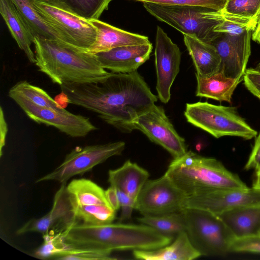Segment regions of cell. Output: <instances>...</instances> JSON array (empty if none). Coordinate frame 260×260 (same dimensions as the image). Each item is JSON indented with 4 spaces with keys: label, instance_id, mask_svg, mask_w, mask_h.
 <instances>
[{
    "label": "cell",
    "instance_id": "3957f363",
    "mask_svg": "<svg viewBox=\"0 0 260 260\" xmlns=\"http://www.w3.org/2000/svg\"><path fill=\"white\" fill-rule=\"evenodd\" d=\"M165 174L187 196L214 189L248 188L219 160L191 150L174 158Z\"/></svg>",
    "mask_w": 260,
    "mask_h": 260
},
{
    "label": "cell",
    "instance_id": "e575fe53",
    "mask_svg": "<svg viewBox=\"0 0 260 260\" xmlns=\"http://www.w3.org/2000/svg\"><path fill=\"white\" fill-rule=\"evenodd\" d=\"M117 191L120 207L121 209L119 222H123L131 218L136 201L119 189H117Z\"/></svg>",
    "mask_w": 260,
    "mask_h": 260
},
{
    "label": "cell",
    "instance_id": "5bb4252c",
    "mask_svg": "<svg viewBox=\"0 0 260 260\" xmlns=\"http://www.w3.org/2000/svg\"><path fill=\"white\" fill-rule=\"evenodd\" d=\"M252 31L231 35L219 32L209 44L216 49L221 59L219 71L225 76L243 79L251 54Z\"/></svg>",
    "mask_w": 260,
    "mask_h": 260
},
{
    "label": "cell",
    "instance_id": "484cf974",
    "mask_svg": "<svg viewBox=\"0 0 260 260\" xmlns=\"http://www.w3.org/2000/svg\"><path fill=\"white\" fill-rule=\"evenodd\" d=\"M203 14L206 18L219 22L214 28V31L231 35H238L249 30L253 32L258 18L243 17L224 12L221 10L210 9Z\"/></svg>",
    "mask_w": 260,
    "mask_h": 260
},
{
    "label": "cell",
    "instance_id": "f1b7e54d",
    "mask_svg": "<svg viewBox=\"0 0 260 260\" xmlns=\"http://www.w3.org/2000/svg\"><path fill=\"white\" fill-rule=\"evenodd\" d=\"M75 212L77 223L100 225L112 222L116 211L108 205H91L75 206Z\"/></svg>",
    "mask_w": 260,
    "mask_h": 260
},
{
    "label": "cell",
    "instance_id": "d6986e66",
    "mask_svg": "<svg viewBox=\"0 0 260 260\" xmlns=\"http://www.w3.org/2000/svg\"><path fill=\"white\" fill-rule=\"evenodd\" d=\"M149 177L147 170L127 160L119 168L108 171V181L110 185L136 201Z\"/></svg>",
    "mask_w": 260,
    "mask_h": 260
},
{
    "label": "cell",
    "instance_id": "74e56055",
    "mask_svg": "<svg viewBox=\"0 0 260 260\" xmlns=\"http://www.w3.org/2000/svg\"><path fill=\"white\" fill-rule=\"evenodd\" d=\"M8 126L6 120L3 107H0V156L3 155V149L5 146Z\"/></svg>",
    "mask_w": 260,
    "mask_h": 260
},
{
    "label": "cell",
    "instance_id": "d4e9b609",
    "mask_svg": "<svg viewBox=\"0 0 260 260\" xmlns=\"http://www.w3.org/2000/svg\"><path fill=\"white\" fill-rule=\"evenodd\" d=\"M67 189L75 206H110L105 196V190L91 180L85 178L73 179L67 185Z\"/></svg>",
    "mask_w": 260,
    "mask_h": 260
},
{
    "label": "cell",
    "instance_id": "7bdbcfd3",
    "mask_svg": "<svg viewBox=\"0 0 260 260\" xmlns=\"http://www.w3.org/2000/svg\"><path fill=\"white\" fill-rule=\"evenodd\" d=\"M255 68L260 70V62L258 63V64L257 65V66Z\"/></svg>",
    "mask_w": 260,
    "mask_h": 260
},
{
    "label": "cell",
    "instance_id": "30bf717a",
    "mask_svg": "<svg viewBox=\"0 0 260 260\" xmlns=\"http://www.w3.org/2000/svg\"><path fill=\"white\" fill-rule=\"evenodd\" d=\"M187 197L165 173L146 182L137 197L135 209L143 215L181 212L185 209Z\"/></svg>",
    "mask_w": 260,
    "mask_h": 260
},
{
    "label": "cell",
    "instance_id": "8d00e7d4",
    "mask_svg": "<svg viewBox=\"0 0 260 260\" xmlns=\"http://www.w3.org/2000/svg\"><path fill=\"white\" fill-rule=\"evenodd\" d=\"M244 168L246 170L253 169L255 172L260 169V132L256 137L252 151Z\"/></svg>",
    "mask_w": 260,
    "mask_h": 260
},
{
    "label": "cell",
    "instance_id": "83f0119b",
    "mask_svg": "<svg viewBox=\"0 0 260 260\" xmlns=\"http://www.w3.org/2000/svg\"><path fill=\"white\" fill-rule=\"evenodd\" d=\"M137 220L173 239L181 233L186 232V220L183 210L161 215H145L138 218Z\"/></svg>",
    "mask_w": 260,
    "mask_h": 260
},
{
    "label": "cell",
    "instance_id": "e0dca14e",
    "mask_svg": "<svg viewBox=\"0 0 260 260\" xmlns=\"http://www.w3.org/2000/svg\"><path fill=\"white\" fill-rule=\"evenodd\" d=\"M90 21L97 30L96 41L87 51L90 54H95L120 46L151 43L146 36L125 31L99 19Z\"/></svg>",
    "mask_w": 260,
    "mask_h": 260
},
{
    "label": "cell",
    "instance_id": "836d02e7",
    "mask_svg": "<svg viewBox=\"0 0 260 260\" xmlns=\"http://www.w3.org/2000/svg\"><path fill=\"white\" fill-rule=\"evenodd\" d=\"M230 252L260 253V235L235 238L231 244Z\"/></svg>",
    "mask_w": 260,
    "mask_h": 260
},
{
    "label": "cell",
    "instance_id": "ab89813d",
    "mask_svg": "<svg viewBox=\"0 0 260 260\" xmlns=\"http://www.w3.org/2000/svg\"><path fill=\"white\" fill-rule=\"evenodd\" d=\"M251 39L254 42L260 44V14L257 20L255 29L252 32Z\"/></svg>",
    "mask_w": 260,
    "mask_h": 260
},
{
    "label": "cell",
    "instance_id": "f35d334b",
    "mask_svg": "<svg viewBox=\"0 0 260 260\" xmlns=\"http://www.w3.org/2000/svg\"><path fill=\"white\" fill-rule=\"evenodd\" d=\"M105 193L110 206L117 211L120 208V205L116 188L110 185V186L105 190Z\"/></svg>",
    "mask_w": 260,
    "mask_h": 260
},
{
    "label": "cell",
    "instance_id": "44dd1931",
    "mask_svg": "<svg viewBox=\"0 0 260 260\" xmlns=\"http://www.w3.org/2000/svg\"><path fill=\"white\" fill-rule=\"evenodd\" d=\"M184 42L200 76H209L220 68V56L214 46L194 36L183 34Z\"/></svg>",
    "mask_w": 260,
    "mask_h": 260
},
{
    "label": "cell",
    "instance_id": "5b68a950",
    "mask_svg": "<svg viewBox=\"0 0 260 260\" xmlns=\"http://www.w3.org/2000/svg\"><path fill=\"white\" fill-rule=\"evenodd\" d=\"M186 233L201 256H224L235 236L217 215L203 210L185 208Z\"/></svg>",
    "mask_w": 260,
    "mask_h": 260
},
{
    "label": "cell",
    "instance_id": "52a82bcc",
    "mask_svg": "<svg viewBox=\"0 0 260 260\" xmlns=\"http://www.w3.org/2000/svg\"><path fill=\"white\" fill-rule=\"evenodd\" d=\"M123 141L77 146L66 155L63 161L50 173L36 180V183L54 181L61 184L72 177L82 175L110 157L121 154L125 148Z\"/></svg>",
    "mask_w": 260,
    "mask_h": 260
},
{
    "label": "cell",
    "instance_id": "d6a6232c",
    "mask_svg": "<svg viewBox=\"0 0 260 260\" xmlns=\"http://www.w3.org/2000/svg\"><path fill=\"white\" fill-rule=\"evenodd\" d=\"M142 2L170 6H196L214 10H222L227 0H131Z\"/></svg>",
    "mask_w": 260,
    "mask_h": 260
},
{
    "label": "cell",
    "instance_id": "ba28073f",
    "mask_svg": "<svg viewBox=\"0 0 260 260\" xmlns=\"http://www.w3.org/2000/svg\"><path fill=\"white\" fill-rule=\"evenodd\" d=\"M8 96L34 121L53 126L70 137H84L98 129L89 118L73 114L63 108L56 109L40 107L10 91H8Z\"/></svg>",
    "mask_w": 260,
    "mask_h": 260
},
{
    "label": "cell",
    "instance_id": "7402d4cb",
    "mask_svg": "<svg viewBox=\"0 0 260 260\" xmlns=\"http://www.w3.org/2000/svg\"><path fill=\"white\" fill-rule=\"evenodd\" d=\"M133 254L135 258L143 260H192L201 256L186 232L181 233L164 247L150 250H135Z\"/></svg>",
    "mask_w": 260,
    "mask_h": 260
},
{
    "label": "cell",
    "instance_id": "d590c367",
    "mask_svg": "<svg viewBox=\"0 0 260 260\" xmlns=\"http://www.w3.org/2000/svg\"><path fill=\"white\" fill-rule=\"evenodd\" d=\"M243 81L245 86L253 95L260 93V70L256 68L246 69Z\"/></svg>",
    "mask_w": 260,
    "mask_h": 260
},
{
    "label": "cell",
    "instance_id": "8992f818",
    "mask_svg": "<svg viewBox=\"0 0 260 260\" xmlns=\"http://www.w3.org/2000/svg\"><path fill=\"white\" fill-rule=\"evenodd\" d=\"M144 8L157 20L183 34L193 35L210 43L219 32L213 30L219 22L204 16L211 9L196 6H170L143 3Z\"/></svg>",
    "mask_w": 260,
    "mask_h": 260
},
{
    "label": "cell",
    "instance_id": "1f68e13d",
    "mask_svg": "<svg viewBox=\"0 0 260 260\" xmlns=\"http://www.w3.org/2000/svg\"><path fill=\"white\" fill-rule=\"evenodd\" d=\"M111 252L67 247V250L56 259L63 260H107L115 259Z\"/></svg>",
    "mask_w": 260,
    "mask_h": 260
},
{
    "label": "cell",
    "instance_id": "9c48e42d",
    "mask_svg": "<svg viewBox=\"0 0 260 260\" xmlns=\"http://www.w3.org/2000/svg\"><path fill=\"white\" fill-rule=\"evenodd\" d=\"M39 12L45 20L75 49L87 52L94 44L97 30L90 20L52 6L43 0H34Z\"/></svg>",
    "mask_w": 260,
    "mask_h": 260
},
{
    "label": "cell",
    "instance_id": "2e32d148",
    "mask_svg": "<svg viewBox=\"0 0 260 260\" xmlns=\"http://www.w3.org/2000/svg\"><path fill=\"white\" fill-rule=\"evenodd\" d=\"M152 49L151 43L123 46L94 55L105 70L114 73H129L149 59Z\"/></svg>",
    "mask_w": 260,
    "mask_h": 260
},
{
    "label": "cell",
    "instance_id": "4fadbf2b",
    "mask_svg": "<svg viewBox=\"0 0 260 260\" xmlns=\"http://www.w3.org/2000/svg\"><path fill=\"white\" fill-rule=\"evenodd\" d=\"M247 206H260V189L218 188L187 196L185 208H193L219 215L225 211Z\"/></svg>",
    "mask_w": 260,
    "mask_h": 260
},
{
    "label": "cell",
    "instance_id": "ffe728a7",
    "mask_svg": "<svg viewBox=\"0 0 260 260\" xmlns=\"http://www.w3.org/2000/svg\"><path fill=\"white\" fill-rule=\"evenodd\" d=\"M0 13L19 48L31 63L35 54L31 49L35 37L11 0H0Z\"/></svg>",
    "mask_w": 260,
    "mask_h": 260
},
{
    "label": "cell",
    "instance_id": "7c38bea8",
    "mask_svg": "<svg viewBox=\"0 0 260 260\" xmlns=\"http://www.w3.org/2000/svg\"><path fill=\"white\" fill-rule=\"evenodd\" d=\"M76 223L75 206L67 191V184H61L54 195L50 211L41 217L28 220L17 230L16 234H63Z\"/></svg>",
    "mask_w": 260,
    "mask_h": 260
},
{
    "label": "cell",
    "instance_id": "277c9868",
    "mask_svg": "<svg viewBox=\"0 0 260 260\" xmlns=\"http://www.w3.org/2000/svg\"><path fill=\"white\" fill-rule=\"evenodd\" d=\"M184 116L189 123L216 138L234 136L250 140L257 135V131L240 115L236 107L207 102L187 103Z\"/></svg>",
    "mask_w": 260,
    "mask_h": 260
},
{
    "label": "cell",
    "instance_id": "603a6c76",
    "mask_svg": "<svg viewBox=\"0 0 260 260\" xmlns=\"http://www.w3.org/2000/svg\"><path fill=\"white\" fill-rule=\"evenodd\" d=\"M197 88L196 95L199 97L211 99L220 102L231 103L232 96L241 79L229 78L222 71L206 77L196 74Z\"/></svg>",
    "mask_w": 260,
    "mask_h": 260
},
{
    "label": "cell",
    "instance_id": "7a4b0ae2",
    "mask_svg": "<svg viewBox=\"0 0 260 260\" xmlns=\"http://www.w3.org/2000/svg\"><path fill=\"white\" fill-rule=\"evenodd\" d=\"M34 44L38 70L59 86L100 82L110 74L94 54L51 39L35 37Z\"/></svg>",
    "mask_w": 260,
    "mask_h": 260
},
{
    "label": "cell",
    "instance_id": "b9f144b4",
    "mask_svg": "<svg viewBox=\"0 0 260 260\" xmlns=\"http://www.w3.org/2000/svg\"><path fill=\"white\" fill-rule=\"evenodd\" d=\"M253 95L257 98L260 100V93H256L254 94Z\"/></svg>",
    "mask_w": 260,
    "mask_h": 260
},
{
    "label": "cell",
    "instance_id": "4dcf8cb0",
    "mask_svg": "<svg viewBox=\"0 0 260 260\" xmlns=\"http://www.w3.org/2000/svg\"><path fill=\"white\" fill-rule=\"evenodd\" d=\"M221 10L243 17L258 18L260 14V0H227Z\"/></svg>",
    "mask_w": 260,
    "mask_h": 260
},
{
    "label": "cell",
    "instance_id": "4316f807",
    "mask_svg": "<svg viewBox=\"0 0 260 260\" xmlns=\"http://www.w3.org/2000/svg\"><path fill=\"white\" fill-rule=\"evenodd\" d=\"M47 3L88 20H98L112 0H43Z\"/></svg>",
    "mask_w": 260,
    "mask_h": 260
},
{
    "label": "cell",
    "instance_id": "f546056e",
    "mask_svg": "<svg viewBox=\"0 0 260 260\" xmlns=\"http://www.w3.org/2000/svg\"><path fill=\"white\" fill-rule=\"evenodd\" d=\"M9 91L20 95L40 107L56 109L63 108L45 90L26 80L16 83Z\"/></svg>",
    "mask_w": 260,
    "mask_h": 260
},
{
    "label": "cell",
    "instance_id": "8fae6325",
    "mask_svg": "<svg viewBox=\"0 0 260 260\" xmlns=\"http://www.w3.org/2000/svg\"><path fill=\"white\" fill-rule=\"evenodd\" d=\"M134 126L151 141L166 149L174 158L187 151L185 139L175 129L161 106L154 105L135 121Z\"/></svg>",
    "mask_w": 260,
    "mask_h": 260
},
{
    "label": "cell",
    "instance_id": "6da1fadb",
    "mask_svg": "<svg viewBox=\"0 0 260 260\" xmlns=\"http://www.w3.org/2000/svg\"><path fill=\"white\" fill-rule=\"evenodd\" d=\"M60 87L68 103L96 113L103 121L123 133L135 129V121L157 101L137 71L110 72L100 82L63 84Z\"/></svg>",
    "mask_w": 260,
    "mask_h": 260
},
{
    "label": "cell",
    "instance_id": "60d3db41",
    "mask_svg": "<svg viewBox=\"0 0 260 260\" xmlns=\"http://www.w3.org/2000/svg\"><path fill=\"white\" fill-rule=\"evenodd\" d=\"M253 187L260 189V169L256 171L255 178L253 183Z\"/></svg>",
    "mask_w": 260,
    "mask_h": 260
},
{
    "label": "cell",
    "instance_id": "9a60e30c",
    "mask_svg": "<svg viewBox=\"0 0 260 260\" xmlns=\"http://www.w3.org/2000/svg\"><path fill=\"white\" fill-rule=\"evenodd\" d=\"M154 55L156 89L160 101L167 104L171 98V88L180 70L181 53L159 26L156 29Z\"/></svg>",
    "mask_w": 260,
    "mask_h": 260
},
{
    "label": "cell",
    "instance_id": "ac0fdd59",
    "mask_svg": "<svg viewBox=\"0 0 260 260\" xmlns=\"http://www.w3.org/2000/svg\"><path fill=\"white\" fill-rule=\"evenodd\" d=\"M217 215L235 238L260 235V206L237 207Z\"/></svg>",
    "mask_w": 260,
    "mask_h": 260
},
{
    "label": "cell",
    "instance_id": "cb8c5ba5",
    "mask_svg": "<svg viewBox=\"0 0 260 260\" xmlns=\"http://www.w3.org/2000/svg\"><path fill=\"white\" fill-rule=\"evenodd\" d=\"M11 1L35 38L54 40L70 46L62 35L52 27L37 9L34 0Z\"/></svg>",
    "mask_w": 260,
    "mask_h": 260
}]
</instances>
